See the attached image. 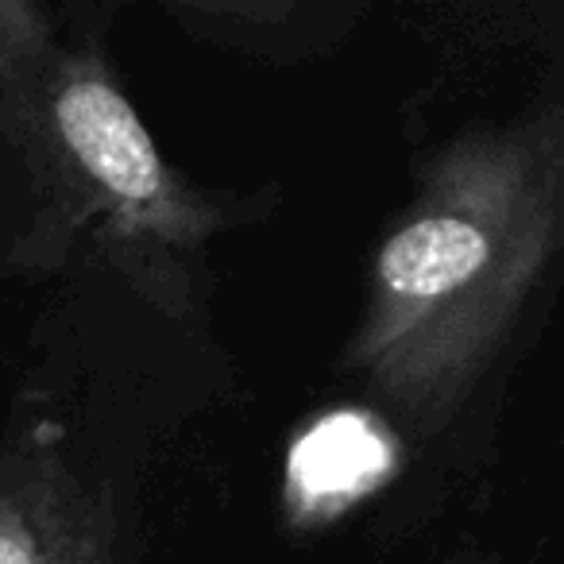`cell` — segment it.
Wrapping results in <instances>:
<instances>
[{"mask_svg":"<svg viewBox=\"0 0 564 564\" xmlns=\"http://www.w3.org/2000/svg\"><path fill=\"white\" fill-rule=\"evenodd\" d=\"M561 267L564 94L545 89L417 159L414 197L371 248L333 371L410 456L479 479L556 310Z\"/></svg>","mask_w":564,"mask_h":564,"instance_id":"1","label":"cell"},{"mask_svg":"<svg viewBox=\"0 0 564 564\" xmlns=\"http://www.w3.org/2000/svg\"><path fill=\"white\" fill-rule=\"evenodd\" d=\"M112 12V4H58V35L40 74L47 120L94 197L97 228L205 259L213 236L271 220L282 189L274 182L256 189L205 186L159 151L112 74L105 35Z\"/></svg>","mask_w":564,"mask_h":564,"instance_id":"2","label":"cell"},{"mask_svg":"<svg viewBox=\"0 0 564 564\" xmlns=\"http://www.w3.org/2000/svg\"><path fill=\"white\" fill-rule=\"evenodd\" d=\"M58 4L0 0V274L55 282L97 228L94 197L74 174L43 105V58Z\"/></svg>","mask_w":564,"mask_h":564,"instance_id":"3","label":"cell"},{"mask_svg":"<svg viewBox=\"0 0 564 564\" xmlns=\"http://www.w3.org/2000/svg\"><path fill=\"white\" fill-rule=\"evenodd\" d=\"M0 564H132L117 484L0 430Z\"/></svg>","mask_w":564,"mask_h":564,"instance_id":"4","label":"cell"},{"mask_svg":"<svg viewBox=\"0 0 564 564\" xmlns=\"http://www.w3.org/2000/svg\"><path fill=\"white\" fill-rule=\"evenodd\" d=\"M186 40L271 70L322 63L356 40L368 0H163Z\"/></svg>","mask_w":564,"mask_h":564,"instance_id":"5","label":"cell"},{"mask_svg":"<svg viewBox=\"0 0 564 564\" xmlns=\"http://www.w3.org/2000/svg\"><path fill=\"white\" fill-rule=\"evenodd\" d=\"M448 564H502V561H487V556H460V561H448Z\"/></svg>","mask_w":564,"mask_h":564,"instance_id":"6","label":"cell"}]
</instances>
